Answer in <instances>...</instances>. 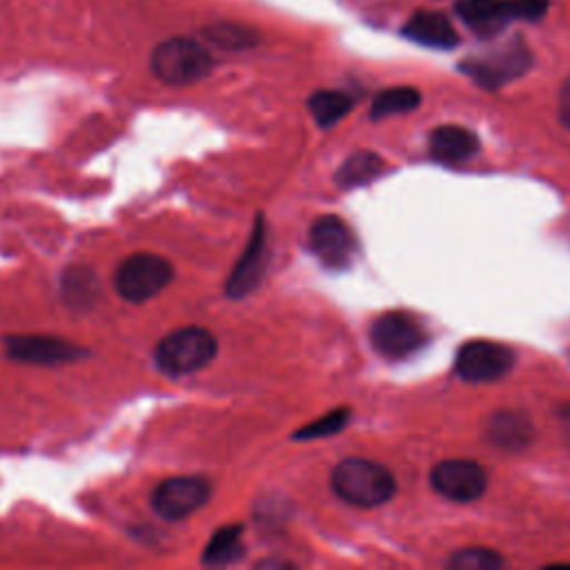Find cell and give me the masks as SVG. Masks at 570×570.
<instances>
[{
    "label": "cell",
    "instance_id": "6da1fadb",
    "mask_svg": "<svg viewBox=\"0 0 570 570\" xmlns=\"http://www.w3.org/2000/svg\"><path fill=\"white\" fill-rule=\"evenodd\" d=\"M216 67L212 51L196 38L171 36L160 40L149 53L151 73L169 87H187L200 82Z\"/></svg>",
    "mask_w": 570,
    "mask_h": 570
},
{
    "label": "cell",
    "instance_id": "7a4b0ae2",
    "mask_svg": "<svg viewBox=\"0 0 570 570\" xmlns=\"http://www.w3.org/2000/svg\"><path fill=\"white\" fill-rule=\"evenodd\" d=\"M332 490L350 505L376 508L394 497L396 481L385 465L350 456L332 470Z\"/></svg>",
    "mask_w": 570,
    "mask_h": 570
},
{
    "label": "cell",
    "instance_id": "3957f363",
    "mask_svg": "<svg viewBox=\"0 0 570 570\" xmlns=\"http://www.w3.org/2000/svg\"><path fill=\"white\" fill-rule=\"evenodd\" d=\"M532 67V51L521 36L476 51L459 62V69L483 89H499L521 78Z\"/></svg>",
    "mask_w": 570,
    "mask_h": 570
},
{
    "label": "cell",
    "instance_id": "277c9868",
    "mask_svg": "<svg viewBox=\"0 0 570 570\" xmlns=\"http://www.w3.org/2000/svg\"><path fill=\"white\" fill-rule=\"evenodd\" d=\"M550 0H456L454 13L479 38L499 36L514 20H541Z\"/></svg>",
    "mask_w": 570,
    "mask_h": 570
},
{
    "label": "cell",
    "instance_id": "5b68a950",
    "mask_svg": "<svg viewBox=\"0 0 570 570\" xmlns=\"http://www.w3.org/2000/svg\"><path fill=\"white\" fill-rule=\"evenodd\" d=\"M218 352L216 336L198 325H187L169 332L154 352V361L158 370L167 376H187L205 365Z\"/></svg>",
    "mask_w": 570,
    "mask_h": 570
},
{
    "label": "cell",
    "instance_id": "8992f818",
    "mask_svg": "<svg viewBox=\"0 0 570 570\" xmlns=\"http://www.w3.org/2000/svg\"><path fill=\"white\" fill-rule=\"evenodd\" d=\"M174 278V265L151 252L127 256L114 274L116 292L129 303H145L160 294Z\"/></svg>",
    "mask_w": 570,
    "mask_h": 570
},
{
    "label": "cell",
    "instance_id": "52a82bcc",
    "mask_svg": "<svg viewBox=\"0 0 570 570\" xmlns=\"http://www.w3.org/2000/svg\"><path fill=\"white\" fill-rule=\"evenodd\" d=\"M372 347L385 358H403L428 343L425 327L407 312H385L370 327Z\"/></svg>",
    "mask_w": 570,
    "mask_h": 570
},
{
    "label": "cell",
    "instance_id": "ba28073f",
    "mask_svg": "<svg viewBox=\"0 0 570 570\" xmlns=\"http://www.w3.org/2000/svg\"><path fill=\"white\" fill-rule=\"evenodd\" d=\"M212 497L205 476H169L151 492V508L165 521H180L200 510Z\"/></svg>",
    "mask_w": 570,
    "mask_h": 570
},
{
    "label": "cell",
    "instance_id": "9c48e42d",
    "mask_svg": "<svg viewBox=\"0 0 570 570\" xmlns=\"http://www.w3.org/2000/svg\"><path fill=\"white\" fill-rule=\"evenodd\" d=\"M514 365V352L501 343L492 341H470L454 358L456 374L470 383L497 381L510 372Z\"/></svg>",
    "mask_w": 570,
    "mask_h": 570
},
{
    "label": "cell",
    "instance_id": "30bf717a",
    "mask_svg": "<svg viewBox=\"0 0 570 570\" xmlns=\"http://www.w3.org/2000/svg\"><path fill=\"white\" fill-rule=\"evenodd\" d=\"M430 483L441 497L459 503H470L485 492L488 476L476 461L450 459L432 468Z\"/></svg>",
    "mask_w": 570,
    "mask_h": 570
},
{
    "label": "cell",
    "instance_id": "8fae6325",
    "mask_svg": "<svg viewBox=\"0 0 570 570\" xmlns=\"http://www.w3.org/2000/svg\"><path fill=\"white\" fill-rule=\"evenodd\" d=\"M312 254L332 269L347 267L356 252V238L352 229L334 214H325L316 218L307 234Z\"/></svg>",
    "mask_w": 570,
    "mask_h": 570
},
{
    "label": "cell",
    "instance_id": "7c38bea8",
    "mask_svg": "<svg viewBox=\"0 0 570 570\" xmlns=\"http://www.w3.org/2000/svg\"><path fill=\"white\" fill-rule=\"evenodd\" d=\"M4 352L9 358L31 365H60L82 358L85 350L67 338L45 334H11L4 336Z\"/></svg>",
    "mask_w": 570,
    "mask_h": 570
},
{
    "label": "cell",
    "instance_id": "4fadbf2b",
    "mask_svg": "<svg viewBox=\"0 0 570 570\" xmlns=\"http://www.w3.org/2000/svg\"><path fill=\"white\" fill-rule=\"evenodd\" d=\"M265 265H267L265 218L261 214H256L249 243H247L245 252L240 254V258L236 261V265H234V269H232V274L225 283V294L229 298H243L249 292H254L258 287V283L263 281Z\"/></svg>",
    "mask_w": 570,
    "mask_h": 570
},
{
    "label": "cell",
    "instance_id": "5bb4252c",
    "mask_svg": "<svg viewBox=\"0 0 570 570\" xmlns=\"http://www.w3.org/2000/svg\"><path fill=\"white\" fill-rule=\"evenodd\" d=\"M401 33L407 40L423 47H432V49H454L461 42L448 16L439 11H428V9L414 11L410 20L403 24Z\"/></svg>",
    "mask_w": 570,
    "mask_h": 570
},
{
    "label": "cell",
    "instance_id": "9a60e30c",
    "mask_svg": "<svg viewBox=\"0 0 570 570\" xmlns=\"http://www.w3.org/2000/svg\"><path fill=\"white\" fill-rule=\"evenodd\" d=\"M430 154L441 163H463L479 151L474 131L459 125H441L430 134Z\"/></svg>",
    "mask_w": 570,
    "mask_h": 570
},
{
    "label": "cell",
    "instance_id": "2e32d148",
    "mask_svg": "<svg viewBox=\"0 0 570 570\" xmlns=\"http://www.w3.org/2000/svg\"><path fill=\"white\" fill-rule=\"evenodd\" d=\"M96 274L85 265H71L60 276V296L65 305L73 309H87L94 305L100 287Z\"/></svg>",
    "mask_w": 570,
    "mask_h": 570
},
{
    "label": "cell",
    "instance_id": "e0dca14e",
    "mask_svg": "<svg viewBox=\"0 0 570 570\" xmlns=\"http://www.w3.org/2000/svg\"><path fill=\"white\" fill-rule=\"evenodd\" d=\"M200 38L218 49H227V51H240V49H252L261 42V33L249 27V24H240V22H229V20H220V22H212L207 27L200 29Z\"/></svg>",
    "mask_w": 570,
    "mask_h": 570
},
{
    "label": "cell",
    "instance_id": "ac0fdd59",
    "mask_svg": "<svg viewBox=\"0 0 570 570\" xmlns=\"http://www.w3.org/2000/svg\"><path fill=\"white\" fill-rule=\"evenodd\" d=\"M354 107V98L338 89H318L307 98V109L318 127L327 129L345 118Z\"/></svg>",
    "mask_w": 570,
    "mask_h": 570
},
{
    "label": "cell",
    "instance_id": "d6986e66",
    "mask_svg": "<svg viewBox=\"0 0 570 570\" xmlns=\"http://www.w3.org/2000/svg\"><path fill=\"white\" fill-rule=\"evenodd\" d=\"M243 525L232 523L218 528L203 550L205 566H229L243 557Z\"/></svg>",
    "mask_w": 570,
    "mask_h": 570
},
{
    "label": "cell",
    "instance_id": "ffe728a7",
    "mask_svg": "<svg viewBox=\"0 0 570 570\" xmlns=\"http://www.w3.org/2000/svg\"><path fill=\"white\" fill-rule=\"evenodd\" d=\"M488 434H490L494 445L517 450V448H523L530 441L532 428H530V423L523 414L497 412L492 416L490 425H488Z\"/></svg>",
    "mask_w": 570,
    "mask_h": 570
},
{
    "label": "cell",
    "instance_id": "44dd1931",
    "mask_svg": "<svg viewBox=\"0 0 570 570\" xmlns=\"http://www.w3.org/2000/svg\"><path fill=\"white\" fill-rule=\"evenodd\" d=\"M383 158L374 151H356L345 158V163L336 171V183L341 187H358L374 180L383 171Z\"/></svg>",
    "mask_w": 570,
    "mask_h": 570
},
{
    "label": "cell",
    "instance_id": "7402d4cb",
    "mask_svg": "<svg viewBox=\"0 0 570 570\" xmlns=\"http://www.w3.org/2000/svg\"><path fill=\"white\" fill-rule=\"evenodd\" d=\"M419 102H421V94L414 87H387L374 96L370 107V118L383 120L387 116L407 114L416 109Z\"/></svg>",
    "mask_w": 570,
    "mask_h": 570
},
{
    "label": "cell",
    "instance_id": "603a6c76",
    "mask_svg": "<svg viewBox=\"0 0 570 570\" xmlns=\"http://www.w3.org/2000/svg\"><path fill=\"white\" fill-rule=\"evenodd\" d=\"M350 421V410L347 407H338V410H332L327 414H323L321 419L303 425L301 430H296L292 434V439L296 441H312V439H323V436H330V434H336L345 428V423Z\"/></svg>",
    "mask_w": 570,
    "mask_h": 570
},
{
    "label": "cell",
    "instance_id": "cb8c5ba5",
    "mask_svg": "<svg viewBox=\"0 0 570 570\" xmlns=\"http://www.w3.org/2000/svg\"><path fill=\"white\" fill-rule=\"evenodd\" d=\"M448 566L452 570H494L503 566V559L488 548H463L450 559Z\"/></svg>",
    "mask_w": 570,
    "mask_h": 570
},
{
    "label": "cell",
    "instance_id": "d4e9b609",
    "mask_svg": "<svg viewBox=\"0 0 570 570\" xmlns=\"http://www.w3.org/2000/svg\"><path fill=\"white\" fill-rule=\"evenodd\" d=\"M559 118L566 127H570V78L563 82L559 91Z\"/></svg>",
    "mask_w": 570,
    "mask_h": 570
}]
</instances>
